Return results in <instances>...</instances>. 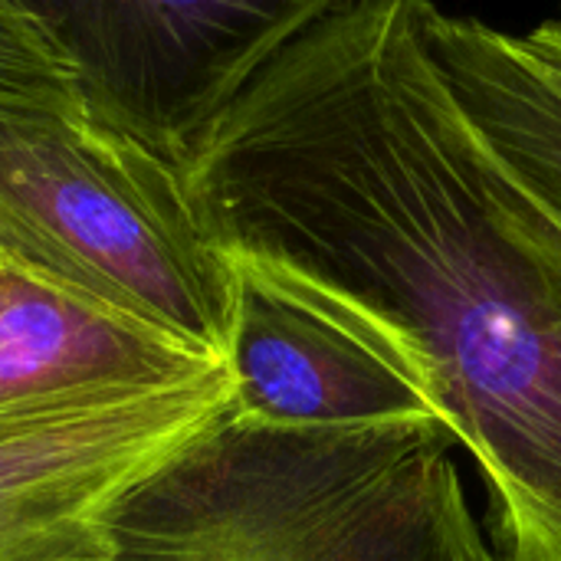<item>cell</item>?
I'll list each match as a JSON object with an SVG mask.
<instances>
[{"instance_id": "obj_4", "label": "cell", "mask_w": 561, "mask_h": 561, "mask_svg": "<svg viewBox=\"0 0 561 561\" xmlns=\"http://www.w3.org/2000/svg\"><path fill=\"white\" fill-rule=\"evenodd\" d=\"M59 46L82 125L187 178L210 125L243 85L296 0L33 3Z\"/></svg>"}, {"instance_id": "obj_5", "label": "cell", "mask_w": 561, "mask_h": 561, "mask_svg": "<svg viewBox=\"0 0 561 561\" xmlns=\"http://www.w3.org/2000/svg\"><path fill=\"white\" fill-rule=\"evenodd\" d=\"M233 408L230 368L0 424V561H95L115 506Z\"/></svg>"}, {"instance_id": "obj_2", "label": "cell", "mask_w": 561, "mask_h": 561, "mask_svg": "<svg viewBox=\"0 0 561 561\" xmlns=\"http://www.w3.org/2000/svg\"><path fill=\"white\" fill-rule=\"evenodd\" d=\"M440 421L276 427L233 408L138 483L95 561H490Z\"/></svg>"}, {"instance_id": "obj_1", "label": "cell", "mask_w": 561, "mask_h": 561, "mask_svg": "<svg viewBox=\"0 0 561 561\" xmlns=\"http://www.w3.org/2000/svg\"><path fill=\"white\" fill-rule=\"evenodd\" d=\"M184 191L224 256L398 355L500 516L561 546V233L463 125L414 0H296Z\"/></svg>"}, {"instance_id": "obj_11", "label": "cell", "mask_w": 561, "mask_h": 561, "mask_svg": "<svg viewBox=\"0 0 561 561\" xmlns=\"http://www.w3.org/2000/svg\"><path fill=\"white\" fill-rule=\"evenodd\" d=\"M542 539H546V536H542ZM549 549H552V552H556V559L561 561V546H552V542H549Z\"/></svg>"}, {"instance_id": "obj_8", "label": "cell", "mask_w": 561, "mask_h": 561, "mask_svg": "<svg viewBox=\"0 0 561 561\" xmlns=\"http://www.w3.org/2000/svg\"><path fill=\"white\" fill-rule=\"evenodd\" d=\"M414 20L470 135L561 233V10L510 30L414 0Z\"/></svg>"}, {"instance_id": "obj_10", "label": "cell", "mask_w": 561, "mask_h": 561, "mask_svg": "<svg viewBox=\"0 0 561 561\" xmlns=\"http://www.w3.org/2000/svg\"><path fill=\"white\" fill-rule=\"evenodd\" d=\"M500 523H503L506 546L503 552H493L490 561H559L549 542L542 539V533L523 516H500Z\"/></svg>"}, {"instance_id": "obj_9", "label": "cell", "mask_w": 561, "mask_h": 561, "mask_svg": "<svg viewBox=\"0 0 561 561\" xmlns=\"http://www.w3.org/2000/svg\"><path fill=\"white\" fill-rule=\"evenodd\" d=\"M82 125L69 66L30 0H0V145Z\"/></svg>"}, {"instance_id": "obj_6", "label": "cell", "mask_w": 561, "mask_h": 561, "mask_svg": "<svg viewBox=\"0 0 561 561\" xmlns=\"http://www.w3.org/2000/svg\"><path fill=\"white\" fill-rule=\"evenodd\" d=\"M230 263L233 411L276 427L440 421L427 388L381 342L286 279L247 260Z\"/></svg>"}, {"instance_id": "obj_3", "label": "cell", "mask_w": 561, "mask_h": 561, "mask_svg": "<svg viewBox=\"0 0 561 561\" xmlns=\"http://www.w3.org/2000/svg\"><path fill=\"white\" fill-rule=\"evenodd\" d=\"M0 266L227 365L233 263L171 168L89 125L0 145Z\"/></svg>"}, {"instance_id": "obj_7", "label": "cell", "mask_w": 561, "mask_h": 561, "mask_svg": "<svg viewBox=\"0 0 561 561\" xmlns=\"http://www.w3.org/2000/svg\"><path fill=\"white\" fill-rule=\"evenodd\" d=\"M227 371L191 345L0 266V424Z\"/></svg>"}]
</instances>
